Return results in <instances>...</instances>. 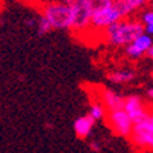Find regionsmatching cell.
Wrapping results in <instances>:
<instances>
[{
	"mask_svg": "<svg viewBox=\"0 0 153 153\" xmlns=\"http://www.w3.org/2000/svg\"><path fill=\"white\" fill-rule=\"evenodd\" d=\"M107 123L111 127V130L115 134L120 137H130L133 131V122L128 118V115L120 109V111H112L107 114Z\"/></svg>",
	"mask_w": 153,
	"mask_h": 153,
	"instance_id": "obj_6",
	"label": "cell"
},
{
	"mask_svg": "<svg viewBox=\"0 0 153 153\" xmlns=\"http://www.w3.org/2000/svg\"><path fill=\"white\" fill-rule=\"evenodd\" d=\"M27 1H34V3L44 4V3H48V1H52V0H27Z\"/></svg>",
	"mask_w": 153,
	"mask_h": 153,
	"instance_id": "obj_18",
	"label": "cell"
},
{
	"mask_svg": "<svg viewBox=\"0 0 153 153\" xmlns=\"http://www.w3.org/2000/svg\"><path fill=\"white\" fill-rule=\"evenodd\" d=\"M115 0H89L90 6H92L93 11H99V10L108 8L114 4Z\"/></svg>",
	"mask_w": 153,
	"mask_h": 153,
	"instance_id": "obj_15",
	"label": "cell"
},
{
	"mask_svg": "<svg viewBox=\"0 0 153 153\" xmlns=\"http://www.w3.org/2000/svg\"><path fill=\"white\" fill-rule=\"evenodd\" d=\"M141 23L143 25V30H145V34L153 36V10H149V11H145L142 13V16H141Z\"/></svg>",
	"mask_w": 153,
	"mask_h": 153,
	"instance_id": "obj_12",
	"label": "cell"
},
{
	"mask_svg": "<svg viewBox=\"0 0 153 153\" xmlns=\"http://www.w3.org/2000/svg\"><path fill=\"white\" fill-rule=\"evenodd\" d=\"M52 30L51 25L48 23V21L44 18V16H38V22H37V32L40 36H44V34H48V33Z\"/></svg>",
	"mask_w": 153,
	"mask_h": 153,
	"instance_id": "obj_14",
	"label": "cell"
},
{
	"mask_svg": "<svg viewBox=\"0 0 153 153\" xmlns=\"http://www.w3.org/2000/svg\"><path fill=\"white\" fill-rule=\"evenodd\" d=\"M152 76H153V70H152Z\"/></svg>",
	"mask_w": 153,
	"mask_h": 153,
	"instance_id": "obj_23",
	"label": "cell"
},
{
	"mask_svg": "<svg viewBox=\"0 0 153 153\" xmlns=\"http://www.w3.org/2000/svg\"><path fill=\"white\" fill-rule=\"evenodd\" d=\"M148 55H149V57H150V59H152V60H153V45H152V47H150V49H149V51H148Z\"/></svg>",
	"mask_w": 153,
	"mask_h": 153,
	"instance_id": "obj_19",
	"label": "cell"
},
{
	"mask_svg": "<svg viewBox=\"0 0 153 153\" xmlns=\"http://www.w3.org/2000/svg\"><path fill=\"white\" fill-rule=\"evenodd\" d=\"M148 97H150V99L153 100V88H150V89L148 90Z\"/></svg>",
	"mask_w": 153,
	"mask_h": 153,
	"instance_id": "obj_20",
	"label": "cell"
},
{
	"mask_svg": "<svg viewBox=\"0 0 153 153\" xmlns=\"http://www.w3.org/2000/svg\"><path fill=\"white\" fill-rule=\"evenodd\" d=\"M101 104L104 105V108L108 112L120 111V109H123L124 105V97L112 89H102Z\"/></svg>",
	"mask_w": 153,
	"mask_h": 153,
	"instance_id": "obj_8",
	"label": "cell"
},
{
	"mask_svg": "<svg viewBox=\"0 0 153 153\" xmlns=\"http://www.w3.org/2000/svg\"><path fill=\"white\" fill-rule=\"evenodd\" d=\"M60 1H63V3H67V4H71V3H74L75 0H60Z\"/></svg>",
	"mask_w": 153,
	"mask_h": 153,
	"instance_id": "obj_21",
	"label": "cell"
},
{
	"mask_svg": "<svg viewBox=\"0 0 153 153\" xmlns=\"http://www.w3.org/2000/svg\"><path fill=\"white\" fill-rule=\"evenodd\" d=\"M152 45H153V38L143 33V34L138 36L133 42L126 45L124 52H126V56L130 57L131 60H135V59L142 57L145 53H148V51L150 49Z\"/></svg>",
	"mask_w": 153,
	"mask_h": 153,
	"instance_id": "obj_7",
	"label": "cell"
},
{
	"mask_svg": "<svg viewBox=\"0 0 153 153\" xmlns=\"http://www.w3.org/2000/svg\"><path fill=\"white\" fill-rule=\"evenodd\" d=\"M127 8L130 10V13H134V11H137V10H141L142 7L146 6V3L149 0H122Z\"/></svg>",
	"mask_w": 153,
	"mask_h": 153,
	"instance_id": "obj_13",
	"label": "cell"
},
{
	"mask_svg": "<svg viewBox=\"0 0 153 153\" xmlns=\"http://www.w3.org/2000/svg\"><path fill=\"white\" fill-rule=\"evenodd\" d=\"M108 81L114 83H119V85H123V83H128L135 78V71L128 70V68H123V70H115L108 73L107 75Z\"/></svg>",
	"mask_w": 153,
	"mask_h": 153,
	"instance_id": "obj_10",
	"label": "cell"
},
{
	"mask_svg": "<svg viewBox=\"0 0 153 153\" xmlns=\"http://www.w3.org/2000/svg\"><path fill=\"white\" fill-rule=\"evenodd\" d=\"M90 118L93 120H101V119H105L107 116V109L104 108V105L101 104V101H93L90 102L89 105V112H88Z\"/></svg>",
	"mask_w": 153,
	"mask_h": 153,
	"instance_id": "obj_11",
	"label": "cell"
},
{
	"mask_svg": "<svg viewBox=\"0 0 153 153\" xmlns=\"http://www.w3.org/2000/svg\"><path fill=\"white\" fill-rule=\"evenodd\" d=\"M96 122L90 118L89 115L86 114L83 116H79L78 119H75L74 122V131H75V135L81 140H85L90 135L93 127H94Z\"/></svg>",
	"mask_w": 153,
	"mask_h": 153,
	"instance_id": "obj_9",
	"label": "cell"
},
{
	"mask_svg": "<svg viewBox=\"0 0 153 153\" xmlns=\"http://www.w3.org/2000/svg\"><path fill=\"white\" fill-rule=\"evenodd\" d=\"M130 14V10L127 8V6L122 0H115L114 4L108 8L93 11L90 26L97 29V30H105L108 26L127 18Z\"/></svg>",
	"mask_w": 153,
	"mask_h": 153,
	"instance_id": "obj_3",
	"label": "cell"
},
{
	"mask_svg": "<svg viewBox=\"0 0 153 153\" xmlns=\"http://www.w3.org/2000/svg\"><path fill=\"white\" fill-rule=\"evenodd\" d=\"M71 13H73V30L75 32H83L90 27L92 22L93 8L90 6L89 0H75L70 4Z\"/></svg>",
	"mask_w": 153,
	"mask_h": 153,
	"instance_id": "obj_4",
	"label": "cell"
},
{
	"mask_svg": "<svg viewBox=\"0 0 153 153\" xmlns=\"http://www.w3.org/2000/svg\"><path fill=\"white\" fill-rule=\"evenodd\" d=\"M150 6H152V10H153V0H152V3H150Z\"/></svg>",
	"mask_w": 153,
	"mask_h": 153,
	"instance_id": "obj_22",
	"label": "cell"
},
{
	"mask_svg": "<svg viewBox=\"0 0 153 153\" xmlns=\"http://www.w3.org/2000/svg\"><path fill=\"white\" fill-rule=\"evenodd\" d=\"M40 15L44 16L51 25L52 30H68L73 27V13L70 4L60 0H52L40 4Z\"/></svg>",
	"mask_w": 153,
	"mask_h": 153,
	"instance_id": "obj_2",
	"label": "cell"
},
{
	"mask_svg": "<svg viewBox=\"0 0 153 153\" xmlns=\"http://www.w3.org/2000/svg\"><path fill=\"white\" fill-rule=\"evenodd\" d=\"M143 33L145 30L141 21L124 18L105 29L104 37L105 41L112 47H126Z\"/></svg>",
	"mask_w": 153,
	"mask_h": 153,
	"instance_id": "obj_1",
	"label": "cell"
},
{
	"mask_svg": "<svg viewBox=\"0 0 153 153\" xmlns=\"http://www.w3.org/2000/svg\"><path fill=\"white\" fill-rule=\"evenodd\" d=\"M123 111L128 115V118L131 119L133 124L145 122L150 114V111L146 108V104L143 102V100L140 96H134V94L124 97Z\"/></svg>",
	"mask_w": 153,
	"mask_h": 153,
	"instance_id": "obj_5",
	"label": "cell"
},
{
	"mask_svg": "<svg viewBox=\"0 0 153 153\" xmlns=\"http://www.w3.org/2000/svg\"><path fill=\"white\" fill-rule=\"evenodd\" d=\"M89 148L93 150V152H100L101 150V145L97 142H94V141H92V142L89 143Z\"/></svg>",
	"mask_w": 153,
	"mask_h": 153,
	"instance_id": "obj_17",
	"label": "cell"
},
{
	"mask_svg": "<svg viewBox=\"0 0 153 153\" xmlns=\"http://www.w3.org/2000/svg\"><path fill=\"white\" fill-rule=\"evenodd\" d=\"M143 126L146 127V130L150 133V135L153 137V111H150L149 116H148V119L145 122H142Z\"/></svg>",
	"mask_w": 153,
	"mask_h": 153,
	"instance_id": "obj_16",
	"label": "cell"
}]
</instances>
